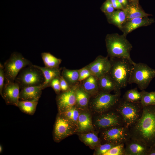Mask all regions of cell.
I'll list each match as a JSON object with an SVG mask.
<instances>
[{
  "label": "cell",
  "mask_w": 155,
  "mask_h": 155,
  "mask_svg": "<svg viewBox=\"0 0 155 155\" xmlns=\"http://www.w3.org/2000/svg\"><path fill=\"white\" fill-rule=\"evenodd\" d=\"M129 129L131 138L141 141L149 147L155 144V105L143 107L141 117Z\"/></svg>",
  "instance_id": "obj_1"
},
{
  "label": "cell",
  "mask_w": 155,
  "mask_h": 155,
  "mask_svg": "<svg viewBox=\"0 0 155 155\" xmlns=\"http://www.w3.org/2000/svg\"><path fill=\"white\" fill-rule=\"evenodd\" d=\"M105 43L108 56L110 58H122L129 60L133 65L130 52L132 48L126 36L117 33L108 34L106 37Z\"/></svg>",
  "instance_id": "obj_2"
},
{
  "label": "cell",
  "mask_w": 155,
  "mask_h": 155,
  "mask_svg": "<svg viewBox=\"0 0 155 155\" xmlns=\"http://www.w3.org/2000/svg\"><path fill=\"white\" fill-rule=\"evenodd\" d=\"M110 69L108 73L120 89L125 88L133 66L128 59L122 58H110Z\"/></svg>",
  "instance_id": "obj_3"
},
{
  "label": "cell",
  "mask_w": 155,
  "mask_h": 155,
  "mask_svg": "<svg viewBox=\"0 0 155 155\" xmlns=\"http://www.w3.org/2000/svg\"><path fill=\"white\" fill-rule=\"evenodd\" d=\"M143 108L140 102H129L121 98L114 109L121 116L124 125L129 128L141 117Z\"/></svg>",
  "instance_id": "obj_4"
},
{
  "label": "cell",
  "mask_w": 155,
  "mask_h": 155,
  "mask_svg": "<svg viewBox=\"0 0 155 155\" xmlns=\"http://www.w3.org/2000/svg\"><path fill=\"white\" fill-rule=\"evenodd\" d=\"M121 93L112 94L100 90L91 97L88 107L96 115L114 109L121 98Z\"/></svg>",
  "instance_id": "obj_5"
},
{
  "label": "cell",
  "mask_w": 155,
  "mask_h": 155,
  "mask_svg": "<svg viewBox=\"0 0 155 155\" xmlns=\"http://www.w3.org/2000/svg\"><path fill=\"white\" fill-rule=\"evenodd\" d=\"M155 77V69L145 63H135L133 65L128 84H135L140 90H145Z\"/></svg>",
  "instance_id": "obj_6"
},
{
  "label": "cell",
  "mask_w": 155,
  "mask_h": 155,
  "mask_svg": "<svg viewBox=\"0 0 155 155\" xmlns=\"http://www.w3.org/2000/svg\"><path fill=\"white\" fill-rule=\"evenodd\" d=\"M45 80L41 70L32 65L22 68L16 77L15 82L18 84L21 89L27 86L42 85Z\"/></svg>",
  "instance_id": "obj_7"
},
{
  "label": "cell",
  "mask_w": 155,
  "mask_h": 155,
  "mask_svg": "<svg viewBox=\"0 0 155 155\" xmlns=\"http://www.w3.org/2000/svg\"><path fill=\"white\" fill-rule=\"evenodd\" d=\"M32 62L20 53L14 52L4 63L5 82H14L20 71L23 68L32 65Z\"/></svg>",
  "instance_id": "obj_8"
},
{
  "label": "cell",
  "mask_w": 155,
  "mask_h": 155,
  "mask_svg": "<svg viewBox=\"0 0 155 155\" xmlns=\"http://www.w3.org/2000/svg\"><path fill=\"white\" fill-rule=\"evenodd\" d=\"M100 132L101 144L108 143L118 144L125 143L131 138L129 128L125 126L111 127Z\"/></svg>",
  "instance_id": "obj_9"
},
{
  "label": "cell",
  "mask_w": 155,
  "mask_h": 155,
  "mask_svg": "<svg viewBox=\"0 0 155 155\" xmlns=\"http://www.w3.org/2000/svg\"><path fill=\"white\" fill-rule=\"evenodd\" d=\"M76 131H77V127L61 113H58L53 131L54 141L56 142H59Z\"/></svg>",
  "instance_id": "obj_10"
},
{
  "label": "cell",
  "mask_w": 155,
  "mask_h": 155,
  "mask_svg": "<svg viewBox=\"0 0 155 155\" xmlns=\"http://www.w3.org/2000/svg\"><path fill=\"white\" fill-rule=\"evenodd\" d=\"M125 126L120 115L115 109L97 115L94 126L100 131L112 127Z\"/></svg>",
  "instance_id": "obj_11"
},
{
  "label": "cell",
  "mask_w": 155,
  "mask_h": 155,
  "mask_svg": "<svg viewBox=\"0 0 155 155\" xmlns=\"http://www.w3.org/2000/svg\"><path fill=\"white\" fill-rule=\"evenodd\" d=\"M76 85L70 87L67 90L61 92L57 95L56 101L59 113H63L76 106Z\"/></svg>",
  "instance_id": "obj_12"
},
{
  "label": "cell",
  "mask_w": 155,
  "mask_h": 155,
  "mask_svg": "<svg viewBox=\"0 0 155 155\" xmlns=\"http://www.w3.org/2000/svg\"><path fill=\"white\" fill-rule=\"evenodd\" d=\"M86 66L92 75L98 79L108 73L111 67V63L108 57L101 55L97 56L92 62Z\"/></svg>",
  "instance_id": "obj_13"
},
{
  "label": "cell",
  "mask_w": 155,
  "mask_h": 155,
  "mask_svg": "<svg viewBox=\"0 0 155 155\" xmlns=\"http://www.w3.org/2000/svg\"><path fill=\"white\" fill-rule=\"evenodd\" d=\"M20 88L15 82H5L2 91V98L7 105L17 106L19 101Z\"/></svg>",
  "instance_id": "obj_14"
},
{
  "label": "cell",
  "mask_w": 155,
  "mask_h": 155,
  "mask_svg": "<svg viewBox=\"0 0 155 155\" xmlns=\"http://www.w3.org/2000/svg\"><path fill=\"white\" fill-rule=\"evenodd\" d=\"M125 144V155H147L150 148L141 141L132 138Z\"/></svg>",
  "instance_id": "obj_15"
},
{
  "label": "cell",
  "mask_w": 155,
  "mask_h": 155,
  "mask_svg": "<svg viewBox=\"0 0 155 155\" xmlns=\"http://www.w3.org/2000/svg\"><path fill=\"white\" fill-rule=\"evenodd\" d=\"M148 17L136 18L126 22L121 30L123 34L127 36V34L137 28L150 25L154 22V19Z\"/></svg>",
  "instance_id": "obj_16"
},
{
  "label": "cell",
  "mask_w": 155,
  "mask_h": 155,
  "mask_svg": "<svg viewBox=\"0 0 155 155\" xmlns=\"http://www.w3.org/2000/svg\"><path fill=\"white\" fill-rule=\"evenodd\" d=\"M42 85L29 86L21 89L19 100L32 102L38 101L43 90Z\"/></svg>",
  "instance_id": "obj_17"
},
{
  "label": "cell",
  "mask_w": 155,
  "mask_h": 155,
  "mask_svg": "<svg viewBox=\"0 0 155 155\" xmlns=\"http://www.w3.org/2000/svg\"><path fill=\"white\" fill-rule=\"evenodd\" d=\"M126 17V22L138 18L148 17L152 15L147 13L141 7L138 1L131 2L123 10Z\"/></svg>",
  "instance_id": "obj_18"
},
{
  "label": "cell",
  "mask_w": 155,
  "mask_h": 155,
  "mask_svg": "<svg viewBox=\"0 0 155 155\" xmlns=\"http://www.w3.org/2000/svg\"><path fill=\"white\" fill-rule=\"evenodd\" d=\"M76 106L80 110L84 111L88 107L91 95L81 86L80 82L76 85Z\"/></svg>",
  "instance_id": "obj_19"
},
{
  "label": "cell",
  "mask_w": 155,
  "mask_h": 155,
  "mask_svg": "<svg viewBox=\"0 0 155 155\" xmlns=\"http://www.w3.org/2000/svg\"><path fill=\"white\" fill-rule=\"evenodd\" d=\"M98 79L100 90L109 93L113 91L115 94L121 93V89L108 73Z\"/></svg>",
  "instance_id": "obj_20"
},
{
  "label": "cell",
  "mask_w": 155,
  "mask_h": 155,
  "mask_svg": "<svg viewBox=\"0 0 155 155\" xmlns=\"http://www.w3.org/2000/svg\"><path fill=\"white\" fill-rule=\"evenodd\" d=\"M77 131L79 133L90 132L94 129L91 117L86 111L80 112L78 119Z\"/></svg>",
  "instance_id": "obj_21"
},
{
  "label": "cell",
  "mask_w": 155,
  "mask_h": 155,
  "mask_svg": "<svg viewBox=\"0 0 155 155\" xmlns=\"http://www.w3.org/2000/svg\"><path fill=\"white\" fill-rule=\"evenodd\" d=\"M34 66L41 70L44 74L45 80L42 85L43 90L49 87L51 82L54 78L60 77L61 76L62 68H50L35 65Z\"/></svg>",
  "instance_id": "obj_22"
},
{
  "label": "cell",
  "mask_w": 155,
  "mask_h": 155,
  "mask_svg": "<svg viewBox=\"0 0 155 155\" xmlns=\"http://www.w3.org/2000/svg\"><path fill=\"white\" fill-rule=\"evenodd\" d=\"M106 16L109 23L115 25L121 30L126 22V15L123 10L118 9Z\"/></svg>",
  "instance_id": "obj_23"
},
{
  "label": "cell",
  "mask_w": 155,
  "mask_h": 155,
  "mask_svg": "<svg viewBox=\"0 0 155 155\" xmlns=\"http://www.w3.org/2000/svg\"><path fill=\"white\" fill-rule=\"evenodd\" d=\"M80 140L91 148L95 149L101 144L100 139L96 132H89L78 134Z\"/></svg>",
  "instance_id": "obj_24"
},
{
  "label": "cell",
  "mask_w": 155,
  "mask_h": 155,
  "mask_svg": "<svg viewBox=\"0 0 155 155\" xmlns=\"http://www.w3.org/2000/svg\"><path fill=\"white\" fill-rule=\"evenodd\" d=\"M80 83L84 89L91 96L95 95L100 91L98 79L92 75Z\"/></svg>",
  "instance_id": "obj_25"
},
{
  "label": "cell",
  "mask_w": 155,
  "mask_h": 155,
  "mask_svg": "<svg viewBox=\"0 0 155 155\" xmlns=\"http://www.w3.org/2000/svg\"><path fill=\"white\" fill-rule=\"evenodd\" d=\"M61 75L70 87L75 86L79 83V69H69L63 67L61 71Z\"/></svg>",
  "instance_id": "obj_26"
},
{
  "label": "cell",
  "mask_w": 155,
  "mask_h": 155,
  "mask_svg": "<svg viewBox=\"0 0 155 155\" xmlns=\"http://www.w3.org/2000/svg\"><path fill=\"white\" fill-rule=\"evenodd\" d=\"M41 55L45 67L50 68L59 67L62 61L61 59L56 57L49 52L42 53Z\"/></svg>",
  "instance_id": "obj_27"
},
{
  "label": "cell",
  "mask_w": 155,
  "mask_h": 155,
  "mask_svg": "<svg viewBox=\"0 0 155 155\" xmlns=\"http://www.w3.org/2000/svg\"><path fill=\"white\" fill-rule=\"evenodd\" d=\"M38 101L32 102L19 101L17 106L23 113L30 115H33L36 111Z\"/></svg>",
  "instance_id": "obj_28"
},
{
  "label": "cell",
  "mask_w": 155,
  "mask_h": 155,
  "mask_svg": "<svg viewBox=\"0 0 155 155\" xmlns=\"http://www.w3.org/2000/svg\"><path fill=\"white\" fill-rule=\"evenodd\" d=\"M124 100L132 102H140L141 98L140 92L137 88H135L127 90L122 98Z\"/></svg>",
  "instance_id": "obj_29"
},
{
  "label": "cell",
  "mask_w": 155,
  "mask_h": 155,
  "mask_svg": "<svg viewBox=\"0 0 155 155\" xmlns=\"http://www.w3.org/2000/svg\"><path fill=\"white\" fill-rule=\"evenodd\" d=\"M140 92L141 98L140 102L143 107L155 105V95L153 92H148L143 90Z\"/></svg>",
  "instance_id": "obj_30"
},
{
  "label": "cell",
  "mask_w": 155,
  "mask_h": 155,
  "mask_svg": "<svg viewBox=\"0 0 155 155\" xmlns=\"http://www.w3.org/2000/svg\"><path fill=\"white\" fill-rule=\"evenodd\" d=\"M125 144L121 143L112 147L104 155H125Z\"/></svg>",
  "instance_id": "obj_31"
},
{
  "label": "cell",
  "mask_w": 155,
  "mask_h": 155,
  "mask_svg": "<svg viewBox=\"0 0 155 155\" xmlns=\"http://www.w3.org/2000/svg\"><path fill=\"white\" fill-rule=\"evenodd\" d=\"M117 145L108 143L101 144L94 149V154L96 155H104V154Z\"/></svg>",
  "instance_id": "obj_32"
},
{
  "label": "cell",
  "mask_w": 155,
  "mask_h": 155,
  "mask_svg": "<svg viewBox=\"0 0 155 155\" xmlns=\"http://www.w3.org/2000/svg\"><path fill=\"white\" fill-rule=\"evenodd\" d=\"M100 9L105 15L110 14L115 11L111 0H106L101 6Z\"/></svg>",
  "instance_id": "obj_33"
},
{
  "label": "cell",
  "mask_w": 155,
  "mask_h": 155,
  "mask_svg": "<svg viewBox=\"0 0 155 155\" xmlns=\"http://www.w3.org/2000/svg\"><path fill=\"white\" fill-rule=\"evenodd\" d=\"M79 82H80L92 75L90 70L86 66L79 69Z\"/></svg>",
  "instance_id": "obj_34"
},
{
  "label": "cell",
  "mask_w": 155,
  "mask_h": 155,
  "mask_svg": "<svg viewBox=\"0 0 155 155\" xmlns=\"http://www.w3.org/2000/svg\"><path fill=\"white\" fill-rule=\"evenodd\" d=\"M60 77L54 78L52 80L49 85V87H51L53 88L57 95L61 92L60 82Z\"/></svg>",
  "instance_id": "obj_35"
},
{
  "label": "cell",
  "mask_w": 155,
  "mask_h": 155,
  "mask_svg": "<svg viewBox=\"0 0 155 155\" xmlns=\"http://www.w3.org/2000/svg\"><path fill=\"white\" fill-rule=\"evenodd\" d=\"M71 108L72 114L71 117L69 120L70 121L77 127L78 119L80 112V109H78L76 106L72 107Z\"/></svg>",
  "instance_id": "obj_36"
},
{
  "label": "cell",
  "mask_w": 155,
  "mask_h": 155,
  "mask_svg": "<svg viewBox=\"0 0 155 155\" xmlns=\"http://www.w3.org/2000/svg\"><path fill=\"white\" fill-rule=\"evenodd\" d=\"M4 66L1 63H0V94L1 96L3 97L2 91L3 88L5 76L4 69Z\"/></svg>",
  "instance_id": "obj_37"
},
{
  "label": "cell",
  "mask_w": 155,
  "mask_h": 155,
  "mask_svg": "<svg viewBox=\"0 0 155 155\" xmlns=\"http://www.w3.org/2000/svg\"><path fill=\"white\" fill-rule=\"evenodd\" d=\"M60 82L61 92L66 91L70 88V87L61 75L60 78Z\"/></svg>",
  "instance_id": "obj_38"
},
{
  "label": "cell",
  "mask_w": 155,
  "mask_h": 155,
  "mask_svg": "<svg viewBox=\"0 0 155 155\" xmlns=\"http://www.w3.org/2000/svg\"><path fill=\"white\" fill-rule=\"evenodd\" d=\"M113 6L115 9L123 10L124 7L118 0H111Z\"/></svg>",
  "instance_id": "obj_39"
},
{
  "label": "cell",
  "mask_w": 155,
  "mask_h": 155,
  "mask_svg": "<svg viewBox=\"0 0 155 155\" xmlns=\"http://www.w3.org/2000/svg\"><path fill=\"white\" fill-rule=\"evenodd\" d=\"M147 155H155V144L150 147Z\"/></svg>",
  "instance_id": "obj_40"
},
{
  "label": "cell",
  "mask_w": 155,
  "mask_h": 155,
  "mask_svg": "<svg viewBox=\"0 0 155 155\" xmlns=\"http://www.w3.org/2000/svg\"><path fill=\"white\" fill-rule=\"evenodd\" d=\"M118 1L123 5L124 8L128 5L127 0H118Z\"/></svg>",
  "instance_id": "obj_41"
},
{
  "label": "cell",
  "mask_w": 155,
  "mask_h": 155,
  "mask_svg": "<svg viewBox=\"0 0 155 155\" xmlns=\"http://www.w3.org/2000/svg\"><path fill=\"white\" fill-rule=\"evenodd\" d=\"M3 147L1 144L0 145V153H1L3 151Z\"/></svg>",
  "instance_id": "obj_42"
},
{
  "label": "cell",
  "mask_w": 155,
  "mask_h": 155,
  "mask_svg": "<svg viewBox=\"0 0 155 155\" xmlns=\"http://www.w3.org/2000/svg\"><path fill=\"white\" fill-rule=\"evenodd\" d=\"M131 2H133L138 1V0H130Z\"/></svg>",
  "instance_id": "obj_43"
},
{
  "label": "cell",
  "mask_w": 155,
  "mask_h": 155,
  "mask_svg": "<svg viewBox=\"0 0 155 155\" xmlns=\"http://www.w3.org/2000/svg\"><path fill=\"white\" fill-rule=\"evenodd\" d=\"M153 92L154 93V94L155 95V91H153Z\"/></svg>",
  "instance_id": "obj_44"
}]
</instances>
